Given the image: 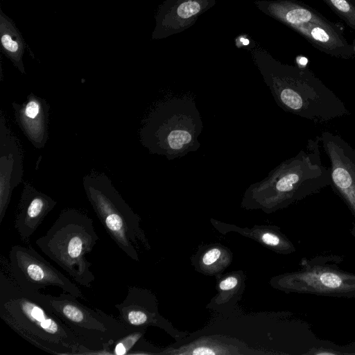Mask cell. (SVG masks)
Segmentation results:
<instances>
[{"instance_id":"d6986e66","label":"cell","mask_w":355,"mask_h":355,"mask_svg":"<svg viewBox=\"0 0 355 355\" xmlns=\"http://www.w3.org/2000/svg\"><path fill=\"white\" fill-rule=\"evenodd\" d=\"M220 256V250L218 248L211 249L205 252L202 261L206 266H210L215 263Z\"/></svg>"},{"instance_id":"e0dca14e","label":"cell","mask_w":355,"mask_h":355,"mask_svg":"<svg viewBox=\"0 0 355 355\" xmlns=\"http://www.w3.org/2000/svg\"><path fill=\"white\" fill-rule=\"evenodd\" d=\"M350 28L355 31V4L349 0H322Z\"/></svg>"},{"instance_id":"30bf717a","label":"cell","mask_w":355,"mask_h":355,"mask_svg":"<svg viewBox=\"0 0 355 355\" xmlns=\"http://www.w3.org/2000/svg\"><path fill=\"white\" fill-rule=\"evenodd\" d=\"M8 266L14 279L21 286L39 291L55 286L78 298L85 297L78 286L43 258L30 244L14 245Z\"/></svg>"},{"instance_id":"44dd1931","label":"cell","mask_w":355,"mask_h":355,"mask_svg":"<svg viewBox=\"0 0 355 355\" xmlns=\"http://www.w3.org/2000/svg\"><path fill=\"white\" fill-rule=\"evenodd\" d=\"M238 283V279L234 277H229L220 282L219 287L223 291H227L234 288Z\"/></svg>"},{"instance_id":"9c48e42d","label":"cell","mask_w":355,"mask_h":355,"mask_svg":"<svg viewBox=\"0 0 355 355\" xmlns=\"http://www.w3.org/2000/svg\"><path fill=\"white\" fill-rule=\"evenodd\" d=\"M343 257L318 255L303 259L302 268L288 276L286 284L295 292L325 297H355V273L340 268Z\"/></svg>"},{"instance_id":"7402d4cb","label":"cell","mask_w":355,"mask_h":355,"mask_svg":"<svg viewBox=\"0 0 355 355\" xmlns=\"http://www.w3.org/2000/svg\"><path fill=\"white\" fill-rule=\"evenodd\" d=\"M193 354H214L216 352L212 351L211 349L209 348L205 347H200L194 349L193 352H192Z\"/></svg>"},{"instance_id":"ffe728a7","label":"cell","mask_w":355,"mask_h":355,"mask_svg":"<svg viewBox=\"0 0 355 355\" xmlns=\"http://www.w3.org/2000/svg\"><path fill=\"white\" fill-rule=\"evenodd\" d=\"M262 241L267 245L271 246H277L281 243L280 238L276 234L272 233H264L262 235Z\"/></svg>"},{"instance_id":"4fadbf2b","label":"cell","mask_w":355,"mask_h":355,"mask_svg":"<svg viewBox=\"0 0 355 355\" xmlns=\"http://www.w3.org/2000/svg\"><path fill=\"white\" fill-rule=\"evenodd\" d=\"M56 204L57 202L51 196L38 191L31 183L24 182L16 209L14 227L24 244H30L31 236Z\"/></svg>"},{"instance_id":"6da1fadb","label":"cell","mask_w":355,"mask_h":355,"mask_svg":"<svg viewBox=\"0 0 355 355\" xmlns=\"http://www.w3.org/2000/svg\"><path fill=\"white\" fill-rule=\"evenodd\" d=\"M0 318L22 338L52 354H92L53 312L46 294L19 285L1 257Z\"/></svg>"},{"instance_id":"cb8c5ba5","label":"cell","mask_w":355,"mask_h":355,"mask_svg":"<svg viewBox=\"0 0 355 355\" xmlns=\"http://www.w3.org/2000/svg\"><path fill=\"white\" fill-rule=\"evenodd\" d=\"M353 47V51H354V56H355V39L353 42V44H352Z\"/></svg>"},{"instance_id":"7a4b0ae2","label":"cell","mask_w":355,"mask_h":355,"mask_svg":"<svg viewBox=\"0 0 355 355\" xmlns=\"http://www.w3.org/2000/svg\"><path fill=\"white\" fill-rule=\"evenodd\" d=\"M259 65L274 99L286 112L315 123L350 114L344 102L309 69L272 59Z\"/></svg>"},{"instance_id":"3957f363","label":"cell","mask_w":355,"mask_h":355,"mask_svg":"<svg viewBox=\"0 0 355 355\" xmlns=\"http://www.w3.org/2000/svg\"><path fill=\"white\" fill-rule=\"evenodd\" d=\"M99 239L93 220L74 208L63 209L36 245L78 284L89 288L95 279L86 255Z\"/></svg>"},{"instance_id":"ba28073f","label":"cell","mask_w":355,"mask_h":355,"mask_svg":"<svg viewBox=\"0 0 355 355\" xmlns=\"http://www.w3.org/2000/svg\"><path fill=\"white\" fill-rule=\"evenodd\" d=\"M260 10L295 31L319 51L343 59L354 57L353 47L340 28L311 7L295 0L259 1Z\"/></svg>"},{"instance_id":"277c9868","label":"cell","mask_w":355,"mask_h":355,"mask_svg":"<svg viewBox=\"0 0 355 355\" xmlns=\"http://www.w3.org/2000/svg\"><path fill=\"white\" fill-rule=\"evenodd\" d=\"M202 121L191 98H173L159 103L139 130L141 144L151 153L174 159L199 148Z\"/></svg>"},{"instance_id":"9a60e30c","label":"cell","mask_w":355,"mask_h":355,"mask_svg":"<svg viewBox=\"0 0 355 355\" xmlns=\"http://www.w3.org/2000/svg\"><path fill=\"white\" fill-rule=\"evenodd\" d=\"M215 0H167L157 16V37L178 33L188 28Z\"/></svg>"},{"instance_id":"ac0fdd59","label":"cell","mask_w":355,"mask_h":355,"mask_svg":"<svg viewBox=\"0 0 355 355\" xmlns=\"http://www.w3.org/2000/svg\"><path fill=\"white\" fill-rule=\"evenodd\" d=\"M144 334L142 328H136L119 340L114 345V354H129Z\"/></svg>"},{"instance_id":"52a82bcc","label":"cell","mask_w":355,"mask_h":355,"mask_svg":"<svg viewBox=\"0 0 355 355\" xmlns=\"http://www.w3.org/2000/svg\"><path fill=\"white\" fill-rule=\"evenodd\" d=\"M46 297L53 312L92 354H112V347L134 329L98 309L87 306L68 293Z\"/></svg>"},{"instance_id":"5bb4252c","label":"cell","mask_w":355,"mask_h":355,"mask_svg":"<svg viewBox=\"0 0 355 355\" xmlns=\"http://www.w3.org/2000/svg\"><path fill=\"white\" fill-rule=\"evenodd\" d=\"M15 121L34 147L42 148L49 137V105L45 99L30 93L22 103L13 102Z\"/></svg>"},{"instance_id":"8992f818","label":"cell","mask_w":355,"mask_h":355,"mask_svg":"<svg viewBox=\"0 0 355 355\" xmlns=\"http://www.w3.org/2000/svg\"><path fill=\"white\" fill-rule=\"evenodd\" d=\"M83 189L98 220L110 238L130 259L138 261L139 243L144 241L139 218L105 174L90 173Z\"/></svg>"},{"instance_id":"2e32d148","label":"cell","mask_w":355,"mask_h":355,"mask_svg":"<svg viewBox=\"0 0 355 355\" xmlns=\"http://www.w3.org/2000/svg\"><path fill=\"white\" fill-rule=\"evenodd\" d=\"M1 42L6 55L12 62L19 71L25 73L22 61L24 54L23 40L17 28L6 16L1 15Z\"/></svg>"},{"instance_id":"7c38bea8","label":"cell","mask_w":355,"mask_h":355,"mask_svg":"<svg viewBox=\"0 0 355 355\" xmlns=\"http://www.w3.org/2000/svg\"><path fill=\"white\" fill-rule=\"evenodd\" d=\"M22 147L0 111V224L6 215L14 189L22 182Z\"/></svg>"},{"instance_id":"8fae6325","label":"cell","mask_w":355,"mask_h":355,"mask_svg":"<svg viewBox=\"0 0 355 355\" xmlns=\"http://www.w3.org/2000/svg\"><path fill=\"white\" fill-rule=\"evenodd\" d=\"M329 160L331 185L355 218V149L341 136L323 131L319 136Z\"/></svg>"},{"instance_id":"603a6c76","label":"cell","mask_w":355,"mask_h":355,"mask_svg":"<svg viewBox=\"0 0 355 355\" xmlns=\"http://www.w3.org/2000/svg\"><path fill=\"white\" fill-rule=\"evenodd\" d=\"M350 234L355 239V224H354L352 227L351 228Z\"/></svg>"},{"instance_id":"5b68a950","label":"cell","mask_w":355,"mask_h":355,"mask_svg":"<svg viewBox=\"0 0 355 355\" xmlns=\"http://www.w3.org/2000/svg\"><path fill=\"white\" fill-rule=\"evenodd\" d=\"M319 136L308 140L295 156L282 162L253 187L266 191L279 203L287 205L331 185L329 168L323 165Z\"/></svg>"},{"instance_id":"d4e9b609","label":"cell","mask_w":355,"mask_h":355,"mask_svg":"<svg viewBox=\"0 0 355 355\" xmlns=\"http://www.w3.org/2000/svg\"><path fill=\"white\" fill-rule=\"evenodd\" d=\"M350 1H352L353 3L355 4V0H349Z\"/></svg>"}]
</instances>
